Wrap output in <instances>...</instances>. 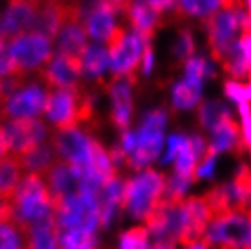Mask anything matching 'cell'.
I'll return each mask as SVG.
<instances>
[{
  "label": "cell",
  "mask_w": 251,
  "mask_h": 249,
  "mask_svg": "<svg viewBox=\"0 0 251 249\" xmlns=\"http://www.w3.org/2000/svg\"><path fill=\"white\" fill-rule=\"evenodd\" d=\"M242 4H244L246 9H248V13L251 15V0H242Z\"/></svg>",
  "instance_id": "cell-35"
},
{
  "label": "cell",
  "mask_w": 251,
  "mask_h": 249,
  "mask_svg": "<svg viewBox=\"0 0 251 249\" xmlns=\"http://www.w3.org/2000/svg\"><path fill=\"white\" fill-rule=\"evenodd\" d=\"M119 11L120 9L115 6L113 2H109V0H97L93 6L89 7V11L84 15V19H82V24L86 27L89 38L106 44L109 35L117 27L115 15Z\"/></svg>",
  "instance_id": "cell-14"
},
{
  "label": "cell",
  "mask_w": 251,
  "mask_h": 249,
  "mask_svg": "<svg viewBox=\"0 0 251 249\" xmlns=\"http://www.w3.org/2000/svg\"><path fill=\"white\" fill-rule=\"evenodd\" d=\"M11 202L20 229L53 213V195L50 186L44 176L35 171L22 176Z\"/></svg>",
  "instance_id": "cell-4"
},
{
  "label": "cell",
  "mask_w": 251,
  "mask_h": 249,
  "mask_svg": "<svg viewBox=\"0 0 251 249\" xmlns=\"http://www.w3.org/2000/svg\"><path fill=\"white\" fill-rule=\"evenodd\" d=\"M119 246L120 248H150V231L146 225H137V227H131V229L124 231L119 237Z\"/></svg>",
  "instance_id": "cell-27"
},
{
  "label": "cell",
  "mask_w": 251,
  "mask_h": 249,
  "mask_svg": "<svg viewBox=\"0 0 251 249\" xmlns=\"http://www.w3.org/2000/svg\"><path fill=\"white\" fill-rule=\"evenodd\" d=\"M24 2H27V4H31V6H35V7H40L42 4H44L46 0H24Z\"/></svg>",
  "instance_id": "cell-34"
},
{
  "label": "cell",
  "mask_w": 251,
  "mask_h": 249,
  "mask_svg": "<svg viewBox=\"0 0 251 249\" xmlns=\"http://www.w3.org/2000/svg\"><path fill=\"white\" fill-rule=\"evenodd\" d=\"M148 44L150 42H144V38L135 31L129 33L124 25H117L106 40L111 75L122 76L131 86H135L138 73L142 71V58Z\"/></svg>",
  "instance_id": "cell-3"
},
{
  "label": "cell",
  "mask_w": 251,
  "mask_h": 249,
  "mask_svg": "<svg viewBox=\"0 0 251 249\" xmlns=\"http://www.w3.org/2000/svg\"><path fill=\"white\" fill-rule=\"evenodd\" d=\"M122 11L126 13V19L129 20L133 31L144 38V42L151 44L164 24V15L155 11L146 0H131Z\"/></svg>",
  "instance_id": "cell-15"
},
{
  "label": "cell",
  "mask_w": 251,
  "mask_h": 249,
  "mask_svg": "<svg viewBox=\"0 0 251 249\" xmlns=\"http://www.w3.org/2000/svg\"><path fill=\"white\" fill-rule=\"evenodd\" d=\"M38 73L48 87H78L84 76L82 58L57 53Z\"/></svg>",
  "instance_id": "cell-10"
},
{
  "label": "cell",
  "mask_w": 251,
  "mask_h": 249,
  "mask_svg": "<svg viewBox=\"0 0 251 249\" xmlns=\"http://www.w3.org/2000/svg\"><path fill=\"white\" fill-rule=\"evenodd\" d=\"M55 160H57V153L53 149V146H51V144H42L40 148L31 151L29 155H25L20 162H22L24 168L29 169V171L44 174Z\"/></svg>",
  "instance_id": "cell-23"
},
{
  "label": "cell",
  "mask_w": 251,
  "mask_h": 249,
  "mask_svg": "<svg viewBox=\"0 0 251 249\" xmlns=\"http://www.w3.org/2000/svg\"><path fill=\"white\" fill-rule=\"evenodd\" d=\"M50 144L58 158L68 160L76 168L84 169L89 176V158H91V137L80 127L75 129H55L50 138ZM91 180V178H89ZM93 182V180H91ZM95 184V182H93ZM97 186V184H95ZM99 187V186H97Z\"/></svg>",
  "instance_id": "cell-9"
},
{
  "label": "cell",
  "mask_w": 251,
  "mask_h": 249,
  "mask_svg": "<svg viewBox=\"0 0 251 249\" xmlns=\"http://www.w3.org/2000/svg\"><path fill=\"white\" fill-rule=\"evenodd\" d=\"M0 127H2V133L6 138L9 155L17 156L20 160L48 140V127L37 117L11 119L7 124L0 125Z\"/></svg>",
  "instance_id": "cell-8"
},
{
  "label": "cell",
  "mask_w": 251,
  "mask_h": 249,
  "mask_svg": "<svg viewBox=\"0 0 251 249\" xmlns=\"http://www.w3.org/2000/svg\"><path fill=\"white\" fill-rule=\"evenodd\" d=\"M173 55H175L176 64H182V66L195 55V40L189 29H180L178 40L173 48Z\"/></svg>",
  "instance_id": "cell-28"
},
{
  "label": "cell",
  "mask_w": 251,
  "mask_h": 249,
  "mask_svg": "<svg viewBox=\"0 0 251 249\" xmlns=\"http://www.w3.org/2000/svg\"><path fill=\"white\" fill-rule=\"evenodd\" d=\"M233 0H178L175 9H173V15L180 22L193 19L204 22L215 11H219L220 7L227 6Z\"/></svg>",
  "instance_id": "cell-20"
},
{
  "label": "cell",
  "mask_w": 251,
  "mask_h": 249,
  "mask_svg": "<svg viewBox=\"0 0 251 249\" xmlns=\"http://www.w3.org/2000/svg\"><path fill=\"white\" fill-rule=\"evenodd\" d=\"M11 75H22V73L17 68V62L13 58L9 46L6 42H0V80H4Z\"/></svg>",
  "instance_id": "cell-29"
},
{
  "label": "cell",
  "mask_w": 251,
  "mask_h": 249,
  "mask_svg": "<svg viewBox=\"0 0 251 249\" xmlns=\"http://www.w3.org/2000/svg\"><path fill=\"white\" fill-rule=\"evenodd\" d=\"M168 178L157 169H142L138 174L124 182V191L120 200V209L127 211L133 218L142 220L160 204L166 191Z\"/></svg>",
  "instance_id": "cell-2"
},
{
  "label": "cell",
  "mask_w": 251,
  "mask_h": 249,
  "mask_svg": "<svg viewBox=\"0 0 251 249\" xmlns=\"http://www.w3.org/2000/svg\"><path fill=\"white\" fill-rule=\"evenodd\" d=\"M38 7L27 4L24 0H7L6 11L0 17V24L9 38L17 37L20 33L31 31Z\"/></svg>",
  "instance_id": "cell-16"
},
{
  "label": "cell",
  "mask_w": 251,
  "mask_h": 249,
  "mask_svg": "<svg viewBox=\"0 0 251 249\" xmlns=\"http://www.w3.org/2000/svg\"><path fill=\"white\" fill-rule=\"evenodd\" d=\"M24 248V233L17 220L0 224V249Z\"/></svg>",
  "instance_id": "cell-26"
},
{
  "label": "cell",
  "mask_w": 251,
  "mask_h": 249,
  "mask_svg": "<svg viewBox=\"0 0 251 249\" xmlns=\"http://www.w3.org/2000/svg\"><path fill=\"white\" fill-rule=\"evenodd\" d=\"M104 91L109 95L111 100V111L109 120L113 127L120 129V133L129 129L133 117V95L131 84L122 76H111L104 86Z\"/></svg>",
  "instance_id": "cell-11"
},
{
  "label": "cell",
  "mask_w": 251,
  "mask_h": 249,
  "mask_svg": "<svg viewBox=\"0 0 251 249\" xmlns=\"http://www.w3.org/2000/svg\"><path fill=\"white\" fill-rule=\"evenodd\" d=\"M240 113V131H242V140H244V146L251 149V104L250 102H244L239 106Z\"/></svg>",
  "instance_id": "cell-30"
},
{
  "label": "cell",
  "mask_w": 251,
  "mask_h": 249,
  "mask_svg": "<svg viewBox=\"0 0 251 249\" xmlns=\"http://www.w3.org/2000/svg\"><path fill=\"white\" fill-rule=\"evenodd\" d=\"M146 2H148L155 11L160 13V15H166V13H170V11L173 13L178 0H146Z\"/></svg>",
  "instance_id": "cell-31"
},
{
  "label": "cell",
  "mask_w": 251,
  "mask_h": 249,
  "mask_svg": "<svg viewBox=\"0 0 251 249\" xmlns=\"http://www.w3.org/2000/svg\"><path fill=\"white\" fill-rule=\"evenodd\" d=\"M231 109L226 104L219 102V100H202L201 104H199V120H201V125H204L206 129H211Z\"/></svg>",
  "instance_id": "cell-25"
},
{
  "label": "cell",
  "mask_w": 251,
  "mask_h": 249,
  "mask_svg": "<svg viewBox=\"0 0 251 249\" xmlns=\"http://www.w3.org/2000/svg\"><path fill=\"white\" fill-rule=\"evenodd\" d=\"M48 89L38 84L20 87L15 95H11L4 104V113L9 119H24V117H38L44 113Z\"/></svg>",
  "instance_id": "cell-12"
},
{
  "label": "cell",
  "mask_w": 251,
  "mask_h": 249,
  "mask_svg": "<svg viewBox=\"0 0 251 249\" xmlns=\"http://www.w3.org/2000/svg\"><path fill=\"white\" fill-rule=\"evenodd\" d=\"M88 31L82 22H69L62 27L57 37V53L82 58L84 51L88 50Z\"/></svg>",
  "instance_id": "cell-18"
},
{
  "label": "cell",
  "mask_w": 251,
  "mask_h": 249,
  "mask_svg": "<svg viewBox=\"0 0 251 249\" xmlns=\"http://www.w3.org/2000/svg\"><path fill=\"white\" fill-rule=\"evenodd\" d=\"M202 82H193L184 78L173 87V107L175 109H189L199 106L202 100Z\"/></svg>",
  "instance_id": "cell-22"
},
{
  "label": "cell",
  "mask_w": 251,
  "mask_h": 249,
  "mask_svg": "<svg viewBox=\"0 0 251 249\" xmlns=\"http://www.w3.org/2000/svg\"><path fill=\"white\" fill-rule=\"evenodd\" d=\"M109 2H113L115 6L119 7L120 11H122V9H124V7L127 6V4H129V2H131V0H109Z\"/></svg>",
  "instance_id": "cell-33"
},
{
  "label": "cell",
  "mask_w": 251,
  "mask_h": 249,
  "mask_svg": "<svg viewBox=\"0 0 251 249\" xmlns=\"http://www.w3.org/2000/svg\"><path fill=\"white\" fill-rule=\"evenodd\" d=\"M242 146H244V140H242L240 124L235 120L231 111L226 113L209 129L207 148L217 155H222V153H239Z\"/></svg>",
  "instance_id": "cell-13"
},
{
  "label": "cell",
  "mask_w": 251,
  "mask_h": 249,
  "mask_svg": "<svg viewBox=\"0 0 251 249\" xmlns=\"http://www.w3.org/2000/svg\"><path fill=\"white\" fill-rule=\"evenodd\" d=\"M9 50L22 75L40 71L53 58V40L37 31H25L9 40Z\"/></svg>",
  "instance_id": "cell-7"
},
{
  "label": "cell",
  "mask_w": 251,
  "mask_h": 249,
  "mask_svg": "<svg viewBox=\"0 0 251 249\" xmlns=\"http://www.w3.org/2000/svg\"><path fill=\"white\" fill-rule=\"evenodd\" d=\"M7 155H9V149H7L6 138H4V133H2V127H0V160Z\"/></svg>",
  "instance_id": "cell-32"
},
{
  "label": "cell",
  "mask_w": 251,
  "mask_h": 249,
  "mask_svg": "<svg viewBox=\"0 0 251 249\" xmlns=\"http://www.w3.org/2000/svg\"><path fill=\"white\" fill-rule=\"evenodd\" d=\"M25 248H57L60 242V224L55 213L22 227Z\"/></svg>",
  "instance_id": "cell-17"
},
{
  "label": "cell",
  "mask_w": 251,
  "mask_h": 249,
  "mask_svg": "<svg viewBox=\"0 0 251 249\" xmlns=\"http://www.w3.org/2000/svg\"><path fill=\"white\" fill-rule=\"evenodd\" d=\"M44 115L53 129H75L93 120L95 100L80 86L48 87Z\"/></svg>",
  "instance_id": "cell-1"
},
{
  "label": "cell",
  "mask_w": 251,
  "mask_h": 249,
  "mask_svg": "<svg viewBox=\"0 0 251 249\" xmlns=\"http://www.w3.org/2000/svg\"><path fill=\"white\" fill-rule=\"evenodd\" d=\"M109 69V56L107 50L100 44H89L88 50L84 51L82 56V71L84 76L91 82H97L99 86H106V73Z\"/></svg>",
  "instance_id": "cell-19"
},
{
  "label": "cell",
  "mask_w": 251,
  "mask_h": 249,
  "mask_svg": "<svg viewBox=\"0 0 251 249\" xmlns=\"http://www.w3.org/2000/svg\"><path fill=\"white\" fill-rule=\"evenodd\" d=\"M22 162L20 158L7 155L0 160V200H11L20 180H22Z\"/></svg>",
  "instance_id": "cell-21"
},
{
  "label": "cell",
  "mask_w": 251,
  "mask_h": 249,
  "mask_svg": "<svg viewBox=\"0 0 251 249\" xmlns=\"http://www.w3.org/2000/svg\"><path fill=\"white\" fill-rule=\"evenodd\" d=\"M166 122H168V115L164 109H153L146 115L140 129L137 131L135 149L129 155V168L133 171H142L160 155Z\"/></svg>",
  "instance_id": "cell-6"
},
{
  "label": "cell",
  "mask_w": 251,
  "mask_h": 249,
  "mask_svg": "<svg viewBox=\"0 0 251 249\" xmlns=\"http://www.w3.org/2000/svg\"><path fill=\"white\" fill-rule=\"evenodd\" d=\"M209 248H251V209L217 213L207 225Z\"/></svg>",
  "instance_id": "cell-5"
},
{
  "label": "cell",
  "mask_w": 251,
  "mask_h": 249,
  "mask_svg": "<svg viewBox=\"0 0 251 249\" xmlns=\"http://www.w3.org/2000/svg\"><path fill=\"white\" fill-rule=\"evenodd\" d=\"M97 237L95 231L88 227H66L60 229L58 248H95Z\"/></svg>",
  "instance_id": "cell-24"
}]
</instances>
